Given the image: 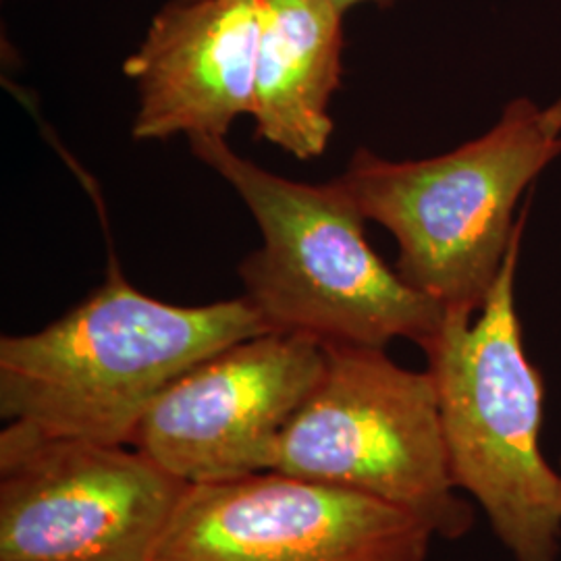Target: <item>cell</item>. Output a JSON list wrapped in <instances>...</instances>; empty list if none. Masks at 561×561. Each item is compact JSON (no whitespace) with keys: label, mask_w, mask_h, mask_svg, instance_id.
<instances>
[{"label":"cell","mask_w":561,"mask_h":561,"mask_svg":"<svg viewBox=\"0 0 561 561\" xmlns=\"http://www.w3.org/2000/svg\"><path fill=\"white\" fill-rule=\"evenodd\" d=\"M245 296L206 306L150 298L111 261L85 300L41 331L0 340V416L44 433L125 443L185 370L268 333Z\"/></svg>","instance_id":"obj_1"},{"label":"cell","mask_w":561,"mask_h":561,"mask_svg":"<svg viewBox=\"0 0 561 561\" xmlns=\"http://www.w3.org/2000/svg\"><path fill=\"white\" fill-rule=\"evenodd\" d=\"M196 159L245 202L262 245L240 264L243 296L271 331L324 345L424 347L445 319L442 304L393 273L364 236L366 217L333 180H285L240 157L225 138H190Z\"/></svg>","instance_id":"obj_2"},{"label":"cell","mask_w":561,"mask_h":561,"mask_svg":"<svg viewBox=\"0 0 561 561\" xmlns=\"http://www.w3.org/2000/svg\"><path fill=\"white\" fill-rule=\"evenodd\" d=\"M522 215L477 312H445L422 350L437 387L454 482L516 561H558L561 472L542 454L545 381L522 341L516 266Z\"/></svg>","instance_id":"obj_3"},{"label":"cell","mask_w":561,"mask_h":561,"mask_svg":"<svg viewBox=\"0 0 561 561\" xmlns=\"http://www.w3.org/2000/svg\"><path fill=\"white\" fill-rule=\"evenodd\" d=\"M561 154V99L512 102L479 140L424 161L358 150L337 183L400 243L398 273L445 312H477L502 271L526 187Z\"/></svg>","instance_id":"obj_4"},{"label":"cell","mask_w":561,"mask_h":561,"mask_svg":"<svg viewBox=\"0 0 561 561\" xmlns=\"http://www.w3.org/2000/svg\"><path fill=\"white\" fill-rule=\"evenodd\" d=\"M324 356L273 470L393 505L447 541L468 535L474 510L454 482L433 375L385 347L324 345Z\"/></svg>","instance_id":"obj_5"},{"label":"cell","mask_w":561,"mask_h":561,"mask_svg":"<svg viewBox=\"0 0 561 561\" xmlns=\"http://www.w3.org/2000/svg\"><path fill=\"white\" fill-rule=\"evenodd\" d=\"M190 484L125 443L0 431V561H148Z\"/></svg>","instance_id":"obj_6"},{"label":"cell","mask_w":561,"mask_h":561,"mask_svg":"<svg viewBox=\"0 0 561 561\" xmlns=\"http://www.w3.org/2000/svg\"><path fill=\"white\" fill-rule=\"evenodd\" d=\"M324 358V343L300 333L238 341L167 385L129 445L190 486L271 472Z\"/></svg>","instance_id":"obj_7"},{"label":"cell","mask_w":561,"mask_h":561,"mask_svg":"<svg viewBox=\"0 0 561 561\" xmlns=\"http://www.w3.org/2000/svg\"><path fill=\"white\" fill-rule=\"evenodd\" d=\"M433 539L393 505L271 470L187 486L148 561H426Z\"/></svg>","instance_id":"obj_8"},{"label":"cell","mask_w":561,"mask_h":561,"mask_svg":"<svg viewBox=\"0 0 561 561\" xmlns=\"http://www.w3.org/2000/svg\"><path fill=\"white\" fill-rule=\"evenodd\" d=\"M262 0H173L123 62L138 88V141L225 138L252 113Z\"/></svg>","instance_id":"obj_9"},{"label":"cell","mask_w":561,"mask_h":561,"mask_svg":"<svg viewBox=\"0 0 561 561\" xmlns=\"http://www.w3.org/2000/svg\"><path fill=\"white\" fill-rule=\"evenodd\" d=\"M343 15L333 0H262L254 104L256 136L298 161L327 150L329 104L343 76Z\"/></svg>","instance_id":"obj_10"},{"label":"cell","mask_w":561,"mask_h":561,"mask_svg":"<svg viewBox=\"0 0 561 561\" xmlns=\"http://www.w3.org/2000/svg\"><path fill=\"white\" fill-rule=\"evenodd\" d=\"M335 4H340L343 11H347V9H352L354 4H360V2H379V4H389L391 0H333Z\"/></svg>","instance_id":"obj_11"},{"label":"cell","mask_w":561,"mask_h":561,"mask_svg":"<svg viewBox=\"0 0 561 561\" xmlns=\"http://www.w3.org/2000/svg\"><path fill=\"white\" fill-rule=\"evenodd\" d=\"M560 472H561V468H560Z\"/></svg>","instance_id":"obj_12"}]
</instances>
